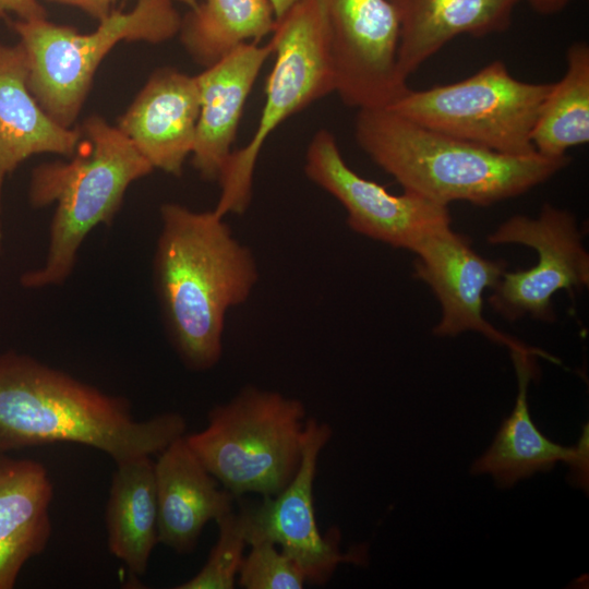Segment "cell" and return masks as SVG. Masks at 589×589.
Returning <instances> with one entry per match:
<instances>
[{"label":"cell","mask_w":589,"mask_h":589,"mask_svg":"<svg viewBox=\"0 0 589 589\" xmlns=\"http://www.w3.org/2000/svg\"><path fill=\"white\" fill-rule=\"evenodd\" d=\"M63 4H69L83 10L94 19L101 21L108 16L113 10L112 5L117 0H49Z\"/></svg>","instance_id":"obj_27"},{"label":"cell","mask_w":589,"mask_h":589,"mask_svg":"<svg viewBox=\"0 0 589 589\" xmlns=\"http://www.w3.org/2000/svg\"><path fill=\"white\" fill-rule=\"evenodd\" d=\"M243 557L238 584L245 589H301L306 582L297 564L277 544L266 539L253 540Z\"/></svg>","instance_id":"obj_25"},{"label":"cell","mask_w":589,"mask_h":589,"mask_svg":"<svg viewBox=\"0 0 589 589\" xmlns=\"http://www.w3.org/2000/svg\"><path fill=\"white\" fill-rule=\"evenodd\" d=\"M276 17L268 0H202L181 22V41L205 68L235 48L273 33Z\"/></svg>","instance_id":"obj_22"},{"label":"cell","mask_w":589,"mask_h":589,"mask_svg":"<svg viewBox=\"0 0 589 589\" xmlns=\"http://www.w3.org/2000/svg\"><path fill=\"white\" fill-rule=\"evenodd\" d=\"M184 435L159 452L154 462L158 543L180 554L192 552L205 525L230 513L235 500L204 467Z\"/></svg>","instance_id":"obj_17"},{"label":"cell","mask_w":589,"mask_h":589,"mask_svg":"<svg viewBox=\"0 0 589 589\" xmlns=\"http://www.w3.org/2000/svg\"><path fill=\"white\" fill-rule=\"evenodd\" d=\"M171 1H178L182 2L187 5H189L191 9L195 8L200 0H171Z\"/></svg>","instance_id":"obj_30"},{"label":"cell","mask_w":589,"mask_h":589,"mask_svg":"<svg viewBox=\"0 0 589 589\" xmlns=\"http://www.w3.org/2000/svg\"><path fill=\"white\" fill-rule=\"evenodd\" d=\"M304 173L342 205L350 229L394 248L411 251L426 236L450 227L448 206L406 191L392 194L359 176L347 165L328 130L312 136Z\"/></svg>","instance_id":"obj_12"},{"label":"cell","mask_w":589,"mask_h":589,"mask_svg":"<svg viewBox=\"0 0 589 589\" xmlns=\"http://www.w3.org/2000/svg\"><path fill=\"white\" fill-rule=\"evenodd\" d=\"M52 497L41 462L0 452V589H12L24 565L48 545Z\"/></svg>","instance_id":"obj_19"},{"label":"cell","mask_w":589,"mask_h":589,"mask_svg":"<svg viewBox=\"0 0 589 589\" xmlns=\"http://www.w3.org/2000/svg\"><path fill=\"white\" fill-rule=\"evenodd\" d=\"M218 539L206 563L189 580L177 589H232L235 588L247 543L245 522L242 512L232 510L216 520Z\"/></svg>","instance_id":"obj_24"},{"label":"cell","mask_w":589,"mask_h":589,"mask_svg":"<svg viewBox=\"0 0 589 589\" xmlns=\"http://www.w3.org/2000/svg\"><path fill=\"white\" fill-rule=\"evenodd\" d=\"M271 56V41L242 44L195 75L200 113L191 156L203 179H219L232 154L247 99Z\"/></svg>","instance_id":"obj_15"},{"label":"cell","mask_w":589,"mask_h":589,"mask_svg":"<svg viewBox=\"0 0 589 589\" xmlns=\"http://www.w3.org/2000/svg\"><path fill=\"white\" fill-rule=\"evenodd\" d=\"M552 83L514 77L494 60L472 75L426 89H408L386 107L425 128L498 153H534L532 131Z\"/></svg>","instance_id":"obj_8"},{"label":"cell","mask_w":589,"mask_h":589,"mask_svg":"<svg viewBox=\"0 0 589 589\" xmlns=\"http://www.w3.org/2000/svg\"><path fill=\"white\" fill-rule=\"evenodd\" d=\"M171 0H137L129 11H112L91 33L41 19L17 20L28 64V87L58 123L73 128L94 74L121 41L163 43L179 33L181 17Z\"/></svg>","instance_id":"obj_6"},{"label":"cell","mask_w":589,"mask_h":589,"mask_svg":"<svg viewBox=\"0 0 589 589\" xmlns=\"http://www.w3.org/2000/svg\"><path fill=\"white\" fill-rule=\"evenodd\" d=\"M411 252L416 254L414 276L432 289L441 304L442 316L433 328L436 336L476 332L510 351L560 363L557 358L500 332L484 318L483 293L500 281L507 266L504 260L483 257L468 238L450 227L426 236Z\"/></svg>","instance_id":"obj_13"},{"label":"cell","mask_w":589,"mask_h":589,"mask_svg":"<svg viewBox=\"0 0 589 589\" xmlns=\"http://www.w3.org/2000/svg\"><path fill=\"white\" fill-rule=\"evenodd\" d=\"M11 13L20 20L46 17V10L38 0H0V17Z\"/></svg>","instance_id":"obj_26"},{"label":"cell","mask_w":589,"mask_h":589,"mask_svg":"<svg viewBox=\"0 0 589 589\" xmlns=\"http://www.w3.org/2000/svg\"><path fill=\"white\" fill-rule=\"evenodd\" d=\"M534 151L549 158L589 142V45L573 43L566 50V69L546 95L533 131Z\"/></svg>","instance_id":"obj_23"},{"label":"cell","mask_w":589,"mask_h":589,"mask_svg":"<svg viewBox=\"0 0 589 589\" xmlns=\"http://www.w3.org/2000/svg\"><path fill=\"white\" fill-rule=\"evenodd\" d=\"M541 15L560 13L575 0H526Z\"/></svg>","instance_id":"obj_28"},{"label":"cell","mask_w":589,"mask_h":589,"mask_svg":"<svg viewBox=\"0 0 589 589\" xmlns=\"http://www.w3.org/2000/svg\"><path fill=\"white\" fill-rule=\"evenodd\" d=\"M160 220L154 280L166 328L183 364L206 371L221 358L226 314L251 296L257 265L214 211L166 203Z\"/></svg>","instance_id":"obj_1"},{"label":"cell","mask_w":589,"mask_h":589,"mask_svg":"<svg viewBox=\"0 0 589 589\" xmlns=\"http://www.w3.org/2000/svg\"><path fill=\"white\" fill-rule=\"evenodd\" d=\"M116 465L105 514L108 549L130 573L143 576L158 543L154 461L140 456Z\"/></svg>","instance_id":"obj_21"},{"label":"cell","mask_w":589,"mask_h":589,"mask_svg":"<svg viewBox=\"0 0 589 589\" xmlns=\"http://www.w3.org/2000/svg\"><path fill=\"white\" fill-rule=\"evenodd\" d=\"M521 0H390L399 24L397 67L407 81L454 38L506 32Z\"/></svg>","instance_id":"obj_18"},{"label":"cell","mask_w":589,"mask_h":589,"mask_svg":"<svg viewBox=\"0 0 589 589\" xmlns=\"http://www.w3.org/2000/svg\"><path fill=\"white\" fill-rule=\"evenodd\" d=\"M185 419L137 420L130 402L32 356L0 353V452L52 443L96 448L116 464L158 454L184 435Z\"/></svg>","instance_id":"obj_2"},{"label":"cell","mask_w":589,"mask_h":589,"mask_svg":"<svg viewBox=\"0 0 589 589\" xmlns=\"http://www.w3.org/2000/svg\"><path fill=\"white\" fill-rule=\"evenodd\" d=\"M80 141V129L58 123L32 94L21 44L0 40V190L27 158L39 154L71 157Z\"/></svg>","instance_id":"obj_20"},{"label":"cell","mask_w":589,"mask_h":589,"mask_svg":"<svg viewBox=\"0 0 589 589\" xmlns=\"http://www.w3.org/2000/svg\"><path fill=\"white\" fill-rule=\"evenodd\" d=\"M274 13L275 17L280 19L284 16L294 4H297L301 0H268Z\"/></svg>","instance_id":"obj_29"},{"label":"cell","mask_w":589,"mask_h":589,"mask_svg":"<svg viewBox=\"0 0 589 589\" xmlns=\"http://www.w3.org/2000/svg\"><path fill=\"white\" fill-rule=\"evenodd\" d=\"M327 50L341 101L386 108L408 89L397 67L399 24L390 0H321Z\"/></svg>","instance_id":"obj_10"},{"label":"cell","mask_w":589,"mask_h":589,"mask_svg":"<svg viewBox=\"0 0 589 589\" xmlns=\"http://www.w3.org/2000/svg\"><path fill=\"white\" fill-rule=\"evenodd\" d=\"M306 410L299 399L255 386L211 409L207 425L184 435L211 474L233 496H272L301 462Z\"/></svg>","instance_id":"obj_5"},{"label":"cell","mask_w":589,"mask_h":589,"mask_svg":"<svg viewBox=\"0 0 589 589\" xmlns=\"http://www.w3.org/2000/svg\"><path fill=\"white\" fill-rule=\"evenodd\" d=\"M354 137L404 191L448 206H490L544 183L568 156L507 155L420 125L388 108L359 109Z\"/></svg>","instance_id":"obj_3"},{"label":"cell","mask_w":589,"mask_h":589,"mask_svg":"<svg viewBox=\"0 0 589 589\" xmlns=\"http://www.w3.org/2000/svg\"><path fill=\"white\" fill-rule=\"evenodd\" d=\"M0 203H1V190H0ZM0 243H1V226H0Z\"/></svg>","instance_id":"obj_31"},{"label":"cell","mask_w":589,"mask_h":589,"mask_svg":"<svg viewBox=\"0 0 589 589\" xmlns=\"http://www.w3.org/2000/svg\"><path fill=\"white\" fill-rule=\"evenodd\" d=\"M271 43L275 61L265 85L257 127L243 147L233 151L218 181L214 209L224 217L241 214L252 196L253 175L265 142L288 118L335 92L321 0H301L276 20Z\"/></svg>","instance_id":"obj_7"},{"label":"cell","mask_w":589,"mask_h":589,"mask_svg":"<svg viewBox=\"0 0 589 589\" xmlns=\"http://www.w3.org/2000/svg\"><path fill=\"white\" fill-rule=\"evenodd\" d=\"M490 244H521L538 253L528 269L504 272L489 302L507 321L530 315L552 322V298L589 284V254L576 217L567 209L544 204L534 218L514 215L488 236Z\"/></svg>","instance_id":"obj_9"},{"label":"cell","mask_w":589,"mask_h":589,"mask_svg":"<svg viewBox=\"0 0 589 589\" xmlns=\"http://www.w3.org/2000/svg\"><path fill=\"white\" fill-rule=\"evenodd\" d=\"M518 393L514 409L497 431L491 446L472 464L473 474H491L501 489L537 472L551 470L556 462L570 467L573 480L588 488V429L576 446H563L548 438L534 424L528 407V385L534 377L536 357L510 351Z\"/></svg>","instance_id":"obj_16"},{"label":"cell","mask_w":589,"mask_h":589,"mask_svg":"<svg viewBox=\"0 0 589 589\" xmlns=\"http://www.w3.org/2000/svg\"><path fill=\"white\" fill-rule=\"evenodd\" d=\"M199 113L196 76L166 68L151 76L117 127L154 169L179 177L194 147Z\"/></svg>","instance_id":"obj_14"},{"label":"cell","mask_w":589,"mask_h":589,"mask_svg":"<svg viewBox=\"0 0 589 589\" xmlns=\"http://www.w3.org/2000/svg\"><path fill=\"white\" fill-rule=\"evenodd\" d=\"M330 437L327 423L306 419L301 462L292 480L277 494L262 496L256 504L241 508L247 543L257 539L273 541L297 564L306 582L313 585H325L340 563L364 566L368 562L364 544L342 553L339 531L323 536L317 527L313 484L318 457Z\"/></svg>","instance_id":"obj_11"},{"label":"cell","mask_w":589,"mask_h":589,"mask_svg":"<svg viewBox=\"0 0 589 589\" xmlns=\"http://www.w3.org/2000/svg\"><path fill=\"white\" fill-rule=\"evenodd\" d=\"M80 131L81 141L69 161L41 164L32 172L31 205L56 204V209L46 259L21 276L24 288L62 285L87 235L100 224L110 225L128 188L154 170L118 127L105 119L89 117Z\"/></svg>","instance_id":"obj_4"}]
</instances>
